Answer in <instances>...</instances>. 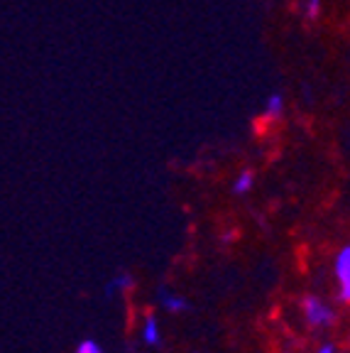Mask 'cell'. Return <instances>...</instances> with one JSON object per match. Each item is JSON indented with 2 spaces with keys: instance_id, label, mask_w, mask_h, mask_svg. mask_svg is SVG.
Returning <instances> with one entry per match:
<instances>
[{
  "instance_id": "11",
  "label": "cell",
  "mask_w": 350,
  "mask_h": 353,
  "mask_svg": "<svg viewBox=\"0 0 350 353\" xmlns=\"http://www.w3.org/2000/svg\"><path fill=\"white\" fill-rule=\"evenodd\" d=\"M318 353H336V348L331 346V343H326V346H323V348H321V351H318Z\"/></svg>"
},
{
  "instance_id": "8",
  "label": "cell",
  "mask_w": 350,
  "mask_h": 353,
  "mask_svg": "<svg viewBox=\"0 0 350 353\" xmlns=\"http://www.w3.org/2000/svg\"><path fill=\"white\" fill-rule=\"evenodd\" d=\"M309 17H316L318 15V8H321V0H309Z\"/></svg>"
},
{
  "instance_id": "10",
  "label": "cell",
  "mask_w": 350,
  "mask_h": 353,
  "mask_svg": "<svg viewBox=\"0 0 350 353\" xmlns=\"http://www.w3.org/2000/svg\"><path fill=\"white\" fill-rule=\"evenodd\" d=\"M338 297H340V302H348V299H350V287H340Z\"/></svg>"
},
{
  "instance_id": "7",
  "label": "cell",
  "mask_w": 350,
  "mask_h": 353,
  "mask_svg": "<svg viewBox=\"0 0 350 353\" xmlns=\"http://www.w3.org/2000/svg\"><path fill=\"white\" fill-rule=\"evenodd\" d=\"M76 353H103V348H101L96 341H91V339H88V341H81V343H79Z\"/></svg>"
},
{
  "instance_id": "1",
  "label": "cell",
  "mask_w": 350,
  "mask_h": 353,
  "mask_svg": "<svg viewBox=\"0 0 350 353\" xmlns=\"http://www.w3.org/2000/svg\"><path fill=\"white\" fill-rule=\"evenodd\" d=\"M304 314H307V319L311 326H333L336 324V312L326 302H321L318 297L304 299Z\"/></svg>"
},
{
  "instance_id": "4",
  "label": "cell",
  "mask_w": 350,
  "mask_h": 353,
  "mask_svg": "<svg viewBox=\"0 0 350 353\" xmlns=\"http://www.w3.org/2000/svg\"><path fill=\"white\" fill-rule=\"evenodd\" d=\"M143 336H145V341H147L150 346H157V343H159V326H157V321H154L152 316H147V321H145Z\"/></svg>"
},
{
  "instance_id": "6",
  "label": "cell",
  "mask_w": 350,
  "mask_h": 353,
  "mask_svg": "<svg viewBox=\"0 0 350 353\" xmlns=\"http://www.w3.org/2000/svg\"><path fill=\"white\" fill-rule=\"evenodd\" d=\"M250 187H252V172H243L240 176L236 179V194H245V192H250Z\"/></svg>"
},
{
  "instance_id": "2",
  "label": "cell",
  "mask_w": 350,
  "mask_h": 353,
  "mask_svg": "<svg viewBox=\"0 0 350 353\" xmlns=\"http://www.w3.org/2000/svg\"><path fill=\"white\" fill-rule=\"evenodd\" d=\"M336 280H338L340 287H350V250L343 248L338 255H336V265H333Z\"/></svg>"
},
{
  "instance_id": "9",
  "label": "cell",
  "mask_w": 350,
  "mask_h": 353,
  "mask_svg": "<svg viewBox=\"0 0 350 353\" xmlns=\"http://www.w3.org/2000/svg\"><path fill=\"white\" fill-rule=\"evenodd\" d=\"M132 282H130V277L127 275H123V277H115V287H121V290H125V287H130Z\"/></svg>"
},
{
  "instance_id": "5",
  "label": "cell",
  "mask_w": 350,
  "mask_h": 353,
  "mask_svg": "<svg viewBox=\"0 0 350 353\" xmlns=\"http://www.w3.org/2000/svg\"><path fill=\"white\" fill-rule=\"evenodd\" d=\"M279 113H282V96H269L267 113H265V118H267V121H274Z\"/></svg>"
},
{
  "instance_id": "3",
  "label": "cell",
  "mask_w": 350,
  "mask_h": 353,
  "mask_svg": "<svg viewBox=\"0 0 350 353\" xmlns=\"http://www.w3.org/2000/svg\"><path fill=\"white\" fill-rule=\"evenodd\" d=\"M159 302H162V307L167 309V312H184L186 309V302L184 297H179V294H169L165 292V290H159Z\"/></svg>"
}]
</instances>
